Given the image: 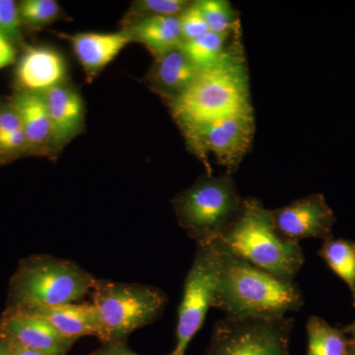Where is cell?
Returning <instances> with one entry per match:
<instances>
[{"label":"cell","instance_id":"277c9868","mask_svg":"<svg viewBox=\"0 0 355 355\" xmlns=\"http://www.w3.org/2000/svg\"><path fill=\"white\" fill-rule=\"evenodd\" d=\"M96 280L73 261L33 254L20 261L11 277L6 308L34 309L79 302L91 293Z\"/></svg>","mask_w":355,"mask_h":355},{"label":"cell","instance_id":"1f68e13d","mask_svg":"<svg viewBox=\"0 0 355 355\" xmlns=\"http://www.w3.org/2000/svg\"><path fill=\"white\" fill-rule=\"evenodd\" d=\"M11 347H12L14 355H46L43 354H40V352H32V350L22 349V347H16V345H11Z\"/></svg>","mask_w":355,"mask_h":355},{"label":"cell","instance_id":"d4e9b609","mask_svg":"<svg viewBox=\"0 0 355 355\" xmlns=\"http://www.w3.org/2000/svg\"><path fill=\"white\" fill-rule=\"evenodd\" d=\"M22 27L17 2L0 0V33L17 46L22 43Z\"/></svg>","mask_w":355,"mask_h":355},{"label":"cell","instance_id":"e0dca14e","mask_svg":"<svg viewBox=\"0 0 355 355\" xmlns=\"http://www.w3.org/2000/svg\"><path fill=\"white\" fill-rule=\"evenodd\" d=\"M26 310L44 318L64 338L78 340L83 336H96L102 340L101 320L92 302L69 303Z\"/></svg>","mask_w":355,"mask_h":355},{"label":"cell","instance_id":"ffe728a7","mask_svg":"<svg viewBox=\"0 0 355 355\" xmlns=\"http://www.w3.org/2000/svg\"><path fill=\"white\" fill-rule=\"evenodd\" d=\"M318 254L349 286L355 307V242L331 237L324 240Z\"/></svg>","mask_w":355,"mask_h":355},{"label":"cell","instance_id":"d6986e66","mask_svg":"<svg viewBox=\"0 0 355 355\" xmlns=\"http://www.w3.org/2000/svg\"><path fill=\"white\" fill-rule=\"evenodd\" d=\"M308 336L306 355H349L352 338L326 320L311 316L306 324Z\"/></svg>","mask_w":355,"mask_h":355},{"label":"cell","instance_id":"f546056e","mask_svg":"<svg viewBox=\"0 0 355 355\" xmlns=\"http://www.w3.org/2000/svg\"><path fill=\"white\" fill-rule=\"evenodd\" d=\"M90 355H140L132 352L127 343H103L102 347L94 350ZM172 355V354H166Z\"/></svg>","mask_w":355,"mask_h":355},{"label":"cell","instance_id":"836d02e7","mask_svg":"<svg viewBox=\"0 0 355 355\" xmlns=\"http://www.w3.org/2000/svg\"><path fill=\"white\" fill-rule=\"evenodd\" d=\"M349 355H355V338H352V342H350Z\"/></svg>","mask_w":355,"mask_h":355},{"label":"cell","instance_id":"ac0fdd59","mask_svg":"<svg viewBox=\"0 0 355 355\" xmlns=\"http://www.w3.org/2000/svg\"><path fill=\"white\" fill-rule=\"evenodd\" d=\"M121 31L130 40L146 46L154 58L178 48L183 43L179 16H146L123 20Z\"/></svg>","mask_w":355,"mask_h":355},{"label":"cell","instance_id":"5bb4252c","mask_svg":"<svg viewBox=\"0 0 355 355\" xmlns=\"http://www.w3.org/2000/svg\"><path fill=\"white\" fill-rule=\"evenodd\" d=\"M71 44L72 50L88 78L94 79L107 65L132 43L127 33H78L60 34Z\"/></svg>","mask_w":355,"mask_h":355},{"label":"cell","instance_id":"8992f818","mask_svg":"<svg viewBox=\"0 0 355 355\" xmlns=\"http://www.w3.org/2000/svg\"><path fill=\"white\" fill-rule=\"evenodd\" d=\"M90 294L101 320L102 343H127L133 331L156 321L168 303L158 287L113 280H96Z\"/></svg>","mask_w":355,"mask_h":355},{"label":"cell","instance_id":"4dcf8cb0","mask_svg":"<svg viewBox=\"0 0 355 355\" xmlns=\"http://www.w3.org/2000/svg\"><path fill=\"white\" fill-rule=\"evenodd\" d=\"M0 355H14L10 343L1 336H0Z\"/></svg>","mask_w":355,"mask_h":355},{"label":"cell","instance_id":"5b68a950","mask_svg":"<svg viewBox=\"0 0 355 355\" xmlns=\"http://www.w3.org/2000/svg\"><path fill=\"white\" fill-rule=\"evenodd\" d=\"M244 200L232 175L205 174L173 198L178 222L197 245L217 241L241 214Z\"/></svg>","mask_w":355,"mask_h":355},{"label":"cell","instance_id":"484cf974","mask_svg":"<svg viewBox=\"0 0 355 355\" xmlns=\"http://www.w3.org/2000/svg\"><path fill=\"white\" fill-rule=\"evenodd\" d=\"M179 22L183 42L197 39L209 32L198 1H191L188 8L179 15Z\"/></svg>","mask_w":355,"mask_h":355},{"label":"cell","instance_id":"30bf717a","mask_svg":"<svg viewBox=\"0 0 355 355\" xmlns=\"http://www.w3.org/2000/svg\"><path fill=\"white\" fill-rule=\"evenodd\" d=\"M0 336L16 347L46 355H67L77 342L60 335L44 318L20 308L2 313Z\"/></svg>","mask_w":355,"mask_h":355},{"label":"cell","instance_id":"4fadbf2b","mask_svg":"<svg viewBox=\"0 0 355 355\" xmlns=\"http://www.w3.org/2000/svg\"><path fill=\"white\" fill-rule=\"evenodd\" d=\"M53 133L55 153L80 135L85 121V105L80 92L69 83L43 94Z\"/></svg>","mask_w":355,"mask_h":355},{"label":"cell","instance_id":"7c38bea8","mask_svg":"<svg viewBox=\"0 0 355 355\" xmlns=\"http://www.w3.org/2000/svg\"><path fill=\"white\" fill-rule=\"evenodd\" d=\"M67 60L55 49L46 46H27L18 60L15 83L20 92L44 94L67 83Z\"/></svg>","mask_w":355,"mask_h":355},{"label":"cell","instance_id":"d6a6232c","mask_svg":"<svg viewBox=\"0 0 355 355\" xmlns=\"http://www.w3.org/2000/svg\"><path fill=\"white\" fill-rule=\"evenodd\" d=\"M345 335L352 336L355 338V320L352 324H347L342 330Z\"/></svg>","mask_w":355,"mask_h":355},{"label":"cell","instance_id":"44dd1931","mask_svg":"<svg viewBox=\"0 0 355 355\" xmlns=\"http://www.w3.org/2000/svg\"><path fill=\"white\" fill-rule=\"evenodd\" d=\"M234 32L232 34L207 32L197 39L183 42L181 46L189 60L200 71H202L220 62L231 43L229 39Z\"/></svg>","mask_w":355,"mask_h":355},{"label":"cell","instance_id":"f1b7e54d","mask_svg":"<svg viewBox=\"0 0 355 355\" xmlns=\"http://www.w3.org/2000/svg\"><path fill=\"white\" fill-rule=\"evenodd\" d=\"M17 58V49L12 42L0 33V70L13 64Z\"/></svg>","mask_w":355,"mask_h":355},{"label":"cell","instance_id":"ba28073f","mask_svg":"<svg viewBox=\"0 0 355 355\" xmlns=\"http://www.w3.org/2000/svg\"><path fill=\"white\" fill-rule=\"evenodd\" d=\"M219 252L216 245H197L195 259L184 280L179 307L176 347L172 355H186V350L202 328L216 291Z\"/></svg>","mask_w":355,"mask_h":355},{"label":"cell","instance_id":"83f0119b","mask_svg":"<svg viewBox=\"0 0 355 355\" xmlns=\"http://www.w3.org/2000/svg\"><path fill=\"white\" fill-rule=\"evenodd\" d=\"M23 130L19 116L11 105L0 110V137Z\"/></svg>","mask_w":355,"mask_h":355},{"label":"cell","instance_id":"3957f363","mask_svg":"<svg viewBox=\"0 0 355 355\" xmlns=\"http://www.w3.org/2000/svg\"><path fill=\"white\" fill-rule=\"evenodd\" d=\"M214 243L221 251L282 282H293L304 265L299 243L282 238L273 224L272 211L254 198H245L241 214Z\"/></svg>","mask_w":355,"mask_h":355},{"label":"cell","instance_id":"4316f807","mask_svg":"<svg viewBox=\"0 0 355 355\" xmlns=\"http://www.w3.org/2000/svg\"><path fill=\"white\" fill-rule=\"evenodd\" d=\"M24 151H30V149L23 130L0 137V153L2 155L17 154Z\"/></svg>","mask_w":355,"mask_h":355},{"label":"cell","instance_id":"6da1fadb","mask_svg":"<svg viewBox=\"0 0 355 355\" xmlns=\"http://www.w3.org/2000/svg\"><path fill=\"white\" fill-rule=\"evenodd\" d=\"M240 26L218 64L200 72L168 107L180 128L197 127L253 111Z\"/></svg>","mask_w":355,"mask_h":355},{"label":"cell","instance_id":"8fae6325","mask_svg":"<svg viewBox=\"0 0 355 355\" xmlns=\"http://www.w3.org/2000/svg\"><path fill=\"white\" fill-rule=\"evenodd\" d=\"M272 211L277 233L284 239L298 243L307 238L330 239L336 216L322 193H312Z\"/></svg>","mask_w":355,"mask_h":355},{"label":"cell","instance_id":"9c48e42d","mask_svg":"<svg viewBox=\"0 0 355 355\" xmlns=\"http://www.w3.org/2000/svg\"><path fill=\"white\" fill-rule=\"evenodd\" d=\"M189 146L202 159L212 175L207 153H212L227 174L237 171L253 142L254 112L235 114L205 125L182 128Z\"/></svg>","mask_w":355,"mask_h":355},{"label":"cell","instance_id":"7a4b0ae2","mask_svg":"<svg viewBox=\"0 0 355 355\" xmlns=\"http://www.w3.org/2000/svg\"><path fill=\"white\" fill-rule=\"evenodd\" d=\"M216 244V243H214ZM217 247V246H216ZM219 252L216 291L211 307L226 317H284L304 305L294 282H282L233 254Z\"/></svg>","mask_w":355,"mask_h":355},{"label":"cell","instance_id":"2e32d148","mask_svg":"<svg viewBox=\"0 0 355 355\" xmlns=\"http://www.w3.org/2000/svg\"><path fill=\"white\" fill-rule=\"evenodd\" d=\"M10 105L19 116L30 151L55 154L53 127L43 94L18 91Z\"/></svg>","mask_w":355,"mask_h":355},{"label":"cell","instance_id":"cb8c5ba5","mask_svg":"<svg viewBox=\"0 0 355 355\" xmlns=\"http://www.w3.org/2000/svg\"><path fill=\"white\" fill-rule=\"evenodd\" d=\"M191 3L188 0H137L132 2L123 20L146 16H179Z\"/></svg>","mask_w":355,"mask_h":355},{"label":"cell","instance_id":"9a60e30c","mask_svg":"<svg viewBox=\"0 0 355 355\" xmlns=\"http://www.w3.org/2000/svg\"><path fill=\"white\" fill-rule=\"evenodd\" d=\"M200 72L180 46L155 58L146 81L151 90L167 103L183 94Z\"/></svg>","mask_w":355,"mask_h":355},{"label":"cell","instance_id":"603a6c76","mask_svg":"<svg viewBox=\"0 0 355 355\" xmlns=\"http://www.w3.org/2000/svg\"><path fill=\"white\" fill-rule=\"evenodd\" d=\"M21 23L30 28H42L64 17V10L55 0H23L18 2Z\"/></svg>","mask_w":355,"mask_h":355},{"label":"cell","instance_id":"52a82bcc","mask_svg":"<svg viewBox=\"0 0 355 355\" xmlns=\"http://www.w3.org/2000/svg\"><path fill=\"white\" fill-rule=\"evenodd\" d=\"M294 320L225 317L214 324L205 355H289Z\"/></svg>","mask_w":355,"mask_h":355},{"label":"cell","instance_id":"7402d4cb","mask_svg":"<svg viewBox=\"0 0 355 355\" xmlns=\"http://www.w3.org/2000/svg\"><path fill=\"white\" fill-rule=\"evenodd\" d=\"M209 32L232 34L239 27L237 11L225 0H198Z\"/></svg>","mask_w":355,"mask_h":355},{"label":"cell","instance_id":"e575fe53","mask_svg":"<svg viewBox=\"0 0 355 355\" xmlns=\"http://www.w3.org/2000/svg\"><path fill=\"white\" fill-rule=\"evenodd\" d=\"M2 161H3V155H2V153H0V163H1Z\"/></svg>","mask_w":355,"mask_h":355}]
</instances>
